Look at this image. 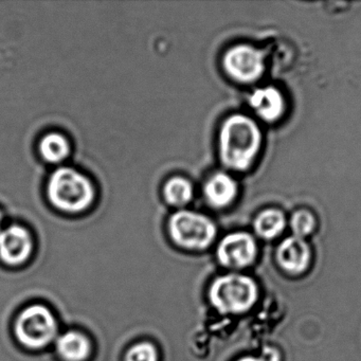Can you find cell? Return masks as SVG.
I'll return each mask as SVG.
<instances>
[{"mask_svg":"<svg viewBox=\"0 0 361 361\" xmlns=\"http://www.w3.org/2000/svg\"><path fill=\"white\" fill-rule=\"evenodd\" d=\"M262 145V133L255 120L233 115L224 122L219 133V155L227 168L247 171L257 158Z\"/></svg>","mask_w":361,"mask_h":361,"instance_id":"cell-1","label":"cell"},{"mask_svg":"<svg viewBox=\"0 0 361 361\" xmlns=\"http://www.w3.org/2000/svg\"><path fill=\"white\" fill-rule=\"evenodd\" d=\"M92 181L75 169L61 168L50 177L48 197L54 207L65 212L86 210L94 200Z\"/></svg>","mask_w":361,"mask_h":361,"instance_id":"cell-2","label":"cell"},{"mask_svg":"<svg viewBox=\"0 0 361 361\" xmlns=\"http://www.w3.org/2000/svg\"><path fill=\"white\" fill-rule=\"evenodd\" d=\"M210 299L219 312L240 314L252 307L257 301V287L248 276L228 274L214 281Z\"/></svg>","mask_w":361,"mask_h":361,"instance_id":"cell-3","label":"cell"},{"mask_svg":"<svg viewBox=\"0 0 361 361\" xmlns=\"http://www.w3.org/2000/svg\"><path fill=\"white\" fill-rule=\"evenodd\" d=\"M170 233L176 244L189 249H204L214 240L216 227L204 215L179 211L171 217Z\"/></svg>","mask_w":361,"mask_h":361,"instance_id":"cell-4","label":"cell"},{"mask_svg":"<svg viewBox=\"0 0 361 361\" xmlns=\"http://www.w3.org/2000/svg\"><path fill=\"white\" fill-rule=\"evenodd\" d=\"M58 325L52 312L43 305L27 307L18 316L16 335L27 348H41L54 339Z\"/></svg>","mask_w":361,"mask_h":361,"instance_id":"cell-5","label":"cell"},{"mask_svg":"<svg viewBox=\"0 0 361 361\" xmlns=\"http://www.w3.org/2000/svg\"><path fill=\"white\" fill-rule=\"evenodd\" d=\"M223 64L228 75L240 83H253L261 79L265 71L263 52L247 44L236 45L228 50Z\"/></svg>","mask_w":361,"mask_h":361,"instance_id":"cell-6","label":"cell"},{"mask_svg":"<svg viewBox=\"0 0 361 361\" xmlns=\"http://www.w3.org/2000/svg\"><path fill=\"white\" fill-rule=\"evenodd\" d=\"M217 255L223 265L242 268L252 263L257 255V244L250 234L235 232L223 238Z\"/></svg>","mask_w":361,"mask_h":361,"instance_id":"cell-7","label":"cell"},{"mask_svg":"<svg viewBox=\"0 0 361 361\" xmlns=\"http://www.w3.org/2000/svg\"><path fill=\"white\" fill-rule=\"evenodd\" d=\"M32 240L20 226H11L0 232V259L8 265H20L30 257Z\"/></svg>","mask_w":361,"mask_h":361,"instance_id":"cell-8","label":"cell"},{"mask_svg":"<svg viewBox=\"0 0 361 361\" xmlns=\"http://www.w3.org/2000/svg\"><path fill=\"white\" fill-rule=\"evenodd\" d=\"M249 105L264 121H278L284 115L285 99L274 86L255 90L249 97Z\"/></svg>","mask_w":361,"mask_h":361,"instance_id":"cell-9","label":"cell"},{"mask_svg":"<svg viewBox=\"0 0 361 361\" xmlns=\"http://www.w3.org/2000/svg\"><path fill=\"white\" fill-rule=\"evenodd\" d=\"M276 257L283 269L293 274H300L310 264V247L303 238L290 236L281 243Z\"/></svg>","mask_w":361,"mask_h":361,"instance_id":"cell-10","label":"cell"},{"mask_svg":"<svg viewBox=\"0 0 361 361\" xmlns=\"http://www.w3.org/2000/svg\"><path fill=\"white\" fill-rule=\"evenodd\" d=\"M204 196L211 206L224 208L229 206L238 194V183L226 173H216L207 181Z\"/></svg>","mask_w":361,"mask_h":361,"instance_id":"cell-11","label":"cell"},{"mask_svg":"<svg viewBox=\"0 0 361 361\" xmlns=\"http://www.w3.org/2000/svg\"><path fill=\"white\" fill-rule=\"evenodd\" d=\"M58 350L67 361H83L90 353V342L83 334L68 331L58 340Z\"/></svg>","mask_w":361,"mask_h":361,"instance_id":"cell-12","label":"cell"},{"mask_svg":"<svg viewBox=\"0 0 361 361\" xmlns=\"http://www.w3.org/2000/svg\"><path fill=\"white\" fill-rule=\"evenodd\" d=\"M286 225L284 214L276 209H268L257 215L255 221V232L261 238H270L280 235Z\"/></svg>","mask_w":361,"mask_h":361,"instance_id":"cell-13","label":"cell"},{"mask_svg":"<svg viewBox=\"0 0 361 361\" xmlns=\"http://www.w3.org/2000/svg\"><path fill=\"white\" fill-rule=\"evenodd\" d=\"M39 152L44 159L51 164H58L66 159L71 153V145L66 137L58 133L46 135L39 143Z\"/></svg>","mask_w":361,"mask_h":361,"instance_id":"cell-14","label":"cell"},{"mask_svg":"<svg viewBox=\"0 0 361 361\" xmlns=\"http://www.w3.org/2000/svg\"><path fill=\"white\" fill-rule=\"evenodd\" d=\"M164 198L173 206H183L193 197V187L188 179L174 177L164 185Z\"/></svg>","mask_w":361,"mask_h":361,"instance_id":"cell-15","label":"cell"},{"mask_svg":"<svg viewBox=\"0 0 361 361\" xmlns=\"http://www.w3.org/2000/svg\"><path fill=\"white\" fill-rule=\"evenodd\" d=\"M316 219L314 214L307 210L297 211L290 219L291 230L297 238H303L304 236L312 233Z\"/></svg>","mask_w":361,"mask_h":361,"instance_id":"cell-16","label":"cell"},{"mask_svg":"<svg viewBox=\"0 0 361 361\" xmlns=\"http://www.w3.org/2000/svg\"><path fill=\"white\" fill-rule=\"evenodd\" d=\"M126 361H158L157 350L153 344L142 342L128 350Z\"/></svg>","mask_w":361,"mask_h":361,"instance_id":"cell-17","label":"cell"},{"mask_svg":"<svg viewBox=\"0 0 361 361\" xmlns=\"http://www.w3.org/2000/svg\"><path fill=\"white\" fill-rule=\"evenodd\" d=\"M238 361H262L257 358H253V357H246V358L240 359Z\"/></svg>","mask_w":361,"mask_h":361,"instance_id":"cell-18","label":"cell"},{"mask_svg":"<svg viewBox=\"0 0 361 361\" xmlns=\"http://www.w3.org/2000/svg\"><path fill=\"white\" fill-rule=\"evenodd\" d=\"M1 223H3V215L0 213V232H1Z\"/></svg>","mask_w":361,"mask_h":361,"instance_id":"cell-19","label":"cell"}]
</instances>
